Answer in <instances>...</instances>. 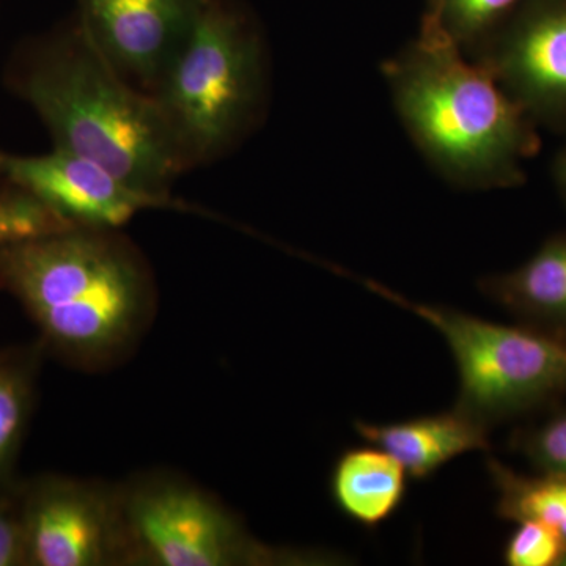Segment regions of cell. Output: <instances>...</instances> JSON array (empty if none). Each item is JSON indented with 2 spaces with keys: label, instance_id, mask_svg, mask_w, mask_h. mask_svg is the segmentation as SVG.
Wrapping results in <instances>:
<instances>
[{
  "label": "cell",
  "instance_id": "cell-20",
  "mask_svg": "<svg viewBox=\"0 0 566 566\" xmlns=\"http://www.w3.org/2000/svg\"><path fill=\"white\" fill-rule=\"evenodd\" d=\"M524 449L543 471L566 476V412L528 434Z\"/></svg>",
  "mask_w": 566,
  "mask_h": 566
},
{
  "label": "cell",
  "instance_id": "cell-15",
  "mask_svg": "<svg viewBox=\"0 0 566 566\" xmlns=\"http://www.w3.org/2000/svg\"><path fill=\"white\" fill-rule=\"evenodd\" d=\"M35 352H0V485L11 482L35 400Z\"/></svg>",
  "mask_w": 566,
  "mask_h": 566
},
{
  "label": "cell",
  "instance_id": "cell-10",
  "mask_svg": "<svg viewBox=\"0 0 566 566\" xmlns=\"http://www.w3.org/2000/svg\"><path fill=\"white\" fill-rule=\"evenodd\" d=\"M77 25L112 69L151 95L208 0H76Z\"/></svg>",
  "mask_w": 566,
  "mask_h": 566
},
{
  "label": "cell",
  "instance_id": "cell-8",
  "mask_svg": "<svg viewBox=\"0 0 566 566\" xmlns=\"http://www.w3.org/2000/svg\"><path fill=\"white\" fill-rule=\"evenodd\" d=\"M538 126L566 132V0H521L469 55Z\"/></svg>",
  "mask_w": 566,
  "mask_h": 566
},
{
  "label": "cell",
  "instance_id": "cell-16",
  "mask_svg": "<svg viewBox=\"0 0 566 566\" xmlns=\"http://www.w3.org/2000/svg\"><path fill=\"white\" fill-rule=\"evenodd\" d=\"M521 0H441L438 10L423 21L436 22L468 55L516 9Z\"/></svg>",
  "mask_w": 566,
  "mask_h": 566
},
{
  "label": "cell",
  "instance_id": "cell-17",
  "mask_svg": "<svg viewBox=\"0 0 566 566\" xmlns=\"http://www.w3.org/2000/svg\"><path fill=\"white\" fill-rule=\"evenodd\" d=\"M80 229L63 221L39 197L7 182L0 192V252L65 230Z\"/></svg>",
  "mask_w": 566,
  "mask_h": 566
},
{
  "label": "cell",
  "instance_id": "cell-14",
  "mask_svg": "<svg viewBox=\"0 0 566 566\" xmlns=\"http://www.w3.org/2000/svg\"><path fill=\"white\" fill-rule=\"evenodd\" d=\"M490 472L499 494V515L515 523L546 524L566 542L565 475L545 472L542 476H524L494 460L490 461Z\"/></svg>",
  "mask_w": 566,
  "mask_h": 566
},
{
  "label": "cell",
  "instance_id": "cell-6",
  "mask_svg": "<svg viewBox=\"0 0 566 566\" xmlns=\"http://www.w3.org/2000/svg\"><path fill=\"white\" fill-rule=\"evenodd\" d=\"M126 564L277 565L303 560L260 545L212 495L172 476H148L117 494Z\"/></svg>",
  "mask_w": 566,
  "mask_h": 566
},
{
  "label": "cell",
  "instance_id": "cell-12",
  "mask_svg": "<svg viewBox=\"0 0 566 566\" xmlns=\"http://www.w3.org/2000/svg\"><path fill=\"white\" fill-rule=\"evenodd\" d=\"M480 286L531 326L566 337V233L549 238L516 270L491 275Z\"/></svg>",
  "mask_w": 566,
  "mask_h": 566
},
{
  "label": "cell",
  "instance_id": "cell-2",
  "mask_svg": "<svg viewBox=\"0 0 566 566\" xmlns=\"http://www.w3.org/2000/svg\"><path fill=\"white\" fill-rule=\"evenodd\" d=\"M11 84L59 150L153 193H170L185 172L153 96L123 80L80 25L31 44L18 59Z\"/></svg>",
  "mask_w": 566,
  "mask_h": 566
},
{
  "label": "cell",
  "instance_id": "cell-5",
  "mask_svg": "<svg viewBox=\"0 0 566 566\" xmlns=\"http://www.w3.org/2000/svg\"><path fill=\"white\" fill-rule=\"evenodd\" d=\"M363 283L378 296L420 316L446 338L460 374L458 408L483 423L520 415L565 392L564 335L411 303L381 283L365 279Z\"/></svg>",
  "mask_w": 566,
  "mask_h": 566
},
{
  "label": "cell",
  "instance_id": "cell-23",
  "mask_svg": "<svg viewBox=\"0 0 566 566\" xmlns=\"http://www.w3.org/2000/svg\"><path fill=\"white\" fill-rule=\"evenodd\" d=\"M0 178H2V174H0Z\"/></svg>",
  "mask_w": 566,
  "mask_h": 566
},
{
  "label": "cell",
  "instance_id": "cell-3",
  "mask_svg": "<svg viewBox=\"0 0 566 566\" xmlns=\"http://www.w3.org/2000/svg\"><path fill=\"white\" fill-rule=\"evenodd\" d=\"M0 290L20 301L44 346L73 363H103L139 333L151 279L114 230L71 229L0 252Z\"/></svg>",
  "mask_w": 566,
  "mask_h": 566
},
{
  "label": "cell",
  "instance_id": "cell-4",
  "mask_svg": "<svg viewBox=\"0 0 566 566\" xmlns=\"http://www.w3.org/2000/svg\"><path fill=\"white\" fill-rule=\"evenodd\" d=\"M266 54L233 3L208 0L185 46L151 93L182 169L216 161L262 117Z\"/></svg>",
  "mask_w": 566,
  "mask_h": 566
},
{
  "label": "cell",
  "instance_id": "cell-18",
  "mask_svg": "<svg viewBox=\"0 0 566 566\" xmlns=\"http://www.w3.org/2000/svg\"><path fill=\"white\" fill-rule=\"evenodd\" d=\"M515 534L505 546V564L510 566L565 565L566 542L556 528L536 521L517 523Z\"/></svg>",
  "mask_w": 566,
  "mask_h": 566
},
{
  "label": "cell",
  "instance_id": "cell-7",
  "mask_svg": "<svg viewBox=\"0 0 566 566\" xmlns=\"http://www.w3.org/2000/svg\"><path fill=\"white\" fill-rule=\"evenodd\" d=\"M25 566L126 564L117 494L66 476L21 483Z\"/></svg>",
  "mask_w": 566,
  "mask_h": 566
},
{
  "label": "cell",
  "instance_id": "cell-13",
  "mask_svg": "<svg viewBox=\"0 0 566 566\" xmlns=\"http://www.w3.org/2000/svg\"><path fill=\"white\" fill-rule=\"evenodd\" d=\"M406 475L403 465L386 450L360 447L338 458L331 493L338 509L354 523L378 527L403 502Z\"/></svg>",
  "mask_w": 566,
  "mask_h": 566
},
{
  "label": "cell",
  "instance_id": "cell-22",
  "mask_svg": "<svg viewBox=\"0 0 566 566\" xmlns=\"http://www.w3.org/2000/svg\"><path fill=\"white\" fill-rule=\"evenodd\" d=\"M439 3H441V0H427V10H424L423 17H431V14H434L436 10H438Z\"/></svg>",
  "mask_w": 566,
  "mask_h": 566
},
{
  "label": "cell",
  "instance_id": "cell-11",
  "mask_svg": "<svg viewBox=\"0 0 566 566\" xmlns=\"http://www.w3.org/2000/svg\"><path fill=\"white\" fill-rule=\"evenodd\" d=\"M356 430L415 479H427L464 453L488 449L486 423L460 408L400 422H356Z\"/></svg>",
  "mask_w": 566,
  "mask_h": 566
},
{
  "label": "cell",
  "instance_id": "cell-19",
  "mask_svg": "<svg viewBox=\"0 0 566 566\" xmlns=\"http://www.w3.org/2000/svg\"><path fill=\"white\" fill-rule=\"evenodd\" d=\"M0 566H25L21 483L0 485Z\"/></svg>",
  "mask_w": 566,
  "mask_h": 566
},
{
  "label": "cell",
  "instance_id": "cell-1",
  "mask_svg": "<svg viewBox=\"0 0 566 566\" xmlns=\"http://www.w3.org/2000/svg\"><path fill=\"white\" fill-rule=\"evenodd\" d=\"M382 76L406 133L444 180L471 191L526 182L539 126L436 22L422 20Z\"/></svg>",
  "mask_w": 566,
  "mask_h": 566
},
{
  "label": "cell",
  "instance_id": "cell-9",
  "mask_svg": "<svg viewBox=\"0 0 566 566\" xmlns=\"http://www.w3.org/2000/svg\"><path fill=\"white\" fill-rule=\"evenodd\" d=\"M3 180L39 197L63 221L80 229L115 230L153 208L199 211L170 193L134 188L91 159L59 150L41 156L0 151Z\"/></svg>",
  "mask_w": 566,
  "mask_h": 566
},
{
  "label": "cell",
  "instance_id": "cell-21",
  "mask_svg": "<svg viewBox=\"0 0 566 566\" xmlns=\"http://www.w3.org/2000/svg\"><path fill=\"white\" fill-rule=\"evenodd\" d=\"M554 182L566 202V144L558 150L553 164Z\"/></svg>",
  "mask_w": 566,
  "mask_h": 566
}]
</instances>
